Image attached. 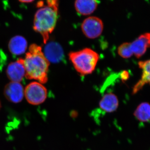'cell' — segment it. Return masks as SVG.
I'll return each mask as SVG.
<instances>
[{
    "instance_id": "1",
    "label": "cell",
    "mask_w": 150,
    "mask_h": 150,
    "mask_svg": "<svg viewBox=\"0 0 150 150\" xmlns=\"http://www.w3.org/2000/svg\"><path fill=\"white\" fill-rule=\"evenodd\" d=\"M23 59L25 77L38 81L40 83H46L50 62L44 56L41 47L35 44L30 45Z\"/></svg>"
},
{
    "instance_id": "2",
    "label": "cell",
    "mask_w": 150,
    "mask_h": 150,
    "mask_svg": "<svg viewBox=\"0 0 150 150\" xmlns=\"http://www.w3.org/2000/svg\"><path fill=\"white\" fill-rule=\"evenodd\" d=\"M46 2L47 6L36 12L33 22V29L42 35L45 44L56 26L59 7L58 1L56 0L47 1Z\"/></svg>"
},
{
    "instance_id": "3",
    "label": "cell",
    "mask_w": 150,
    "mask_h": 150,
    "mask_svg": "<svg viewBox=\"0 0 150 150\" xmlns=\"http://www.w3.org/2000/svg\"><path fill=\"white\" fill-rule=\"evenodd\" d=\"M69 57L75 69L82 76L91 74L99 59L96 52L88 48L71 52Z\"/></svg>"
},
{
    "instance_id": "4",
    "label": "cell",
    "mask_w": 150,
    "mask_h": 150,
    "mask_svg": "<svg viewBox=\"0 0 150 150\" xmlns=\"http://www.w3.org/2000/svg\"><path fill=\"white\" fill-rule=\"evenodd\" d=\"M24 96L30 104L38 105L46 100L47 90L42 84L38 82H33L25 88Z\"/></svg>"
},
{
    "instance_id": "5",
    "label": "cell",
    "mask_w": 150,
    "mask_h": 150,
    "mask_svg": "<svg viewBox=\"0 0 150 150\" xmlns=\"http://www.w3.org/2000/svg\"><path fill=\"white\" fill-rule=\"evenodd\" d=\"M81 28L84 34L87 37L93 39L98 37L102 33L103 23L98 18L90 17L84 21Z\"/></svg>"
},
{
    "instance_id": "6",
    "label": "cell",
    "mask_w": 150,
    "mask_h": 150,
    "mask_svg": "<svg viewBox=\"0 0 150 150\" xmlns=\"http://www.w3.org/2000/svg\"><path fill=\"white\" fill-rule=\"evenodd\" d=\"M4 95L6 99L11 102L19 103L23 99L24 89L20 83L11 82L5 87Z\"/></svg>"
},
{
    "instance_id": "7",
    "label": "cell",
    "mask_w": 150,
    "mask_h": 150,
    "mask_svg": "<svg viewBox=\"0 0 150 150\" xmlns=\"http://www.w3.org/2000/svg\"><path fill=\"white\" fill-rule=\"evenodd\" d=\"M6 74L11 82L20 83L21 81L25 75L24 59L20 58L9 64L7 69Z\"/></svg>"
},
{
    "instance_id": "8",
    "label": "cell",
    "mask_w": 150,
    "mask_h": 150,
    "mask_svg": "<svg viewBox=\"0 0 150 150\" xmlns=\"http://www.w3.org/2000/svg\"><path fill=\"white\" fill-rule=\"evenodd\" d=\"M131 51L137 58H140L150 47V33L140 35L132 43H130Z\"/></svg>"
},
{
    "instance_id": "9",
    "label": "cell",
    "mask_w": 150,
    "mask_h": 150,
    "mask_svg": "<svg viewBox=\"0 0 150 150\" xmlns=\"http://www.w3.org/2000/svg\"><path fill=\"white\" fill-rule=\"evenodd\" d=\"M43 54L48 62L54 63H59L62 60L64 54L62 46L55 42H49L46 44Z\"/></svg>"
},
{
    "instance_id": "10",
    "label": "cell",
    "mask_w": 150,
    "mask_h": 150,
    "mask_svg": "<svg viewBox=\"0 0 150 150\" xmlns=\"http://www.w3.org/2000/svg\"><path fill=\"white\" fill-rule=\"evenodd\" d=\"M139 67L142 70V78L134 86L133 93L135 94L142 89L146 84L150 85V60L141 61L139 63Z\"/></svg>"
},
{
    "instance_id": "11",
    "label": "cell",
    "mask_w": 150,
    "mask_h": 150,
    "mask_svg": "<svg viewBox=\"0 0 150 150\" xmlns=\"http://www.w3.org/2000/svg\"><path fill=\"white\" fill-rule=\"evenodd\" d=\"M27 41L21 35H16L11 38L8 43V48L12 54L20 55L24 54L27 49Z\"/></svg>"
},
{
    "instance_id": "12",
    "label": "cell",
    "mask_w": 150,
    "mask_h": 150,
    "mask_svg": "<svg viewBox=\"0 0 150 150\" xmlns=\"http://www.w3.org/2000/svg\"><path fill=\"white\" fill-rule=\"evenodd\" d=\"M118 105L119 102L118 98L112 93L105 95L99 103L100 108L107 112H114L117 110Z\"/></svg>"
},
{
    "instance_id": "13",
    "label": "cell",
    "mask_w": 150,
    "mask_h": 150,
    "mask_svg": "<svg viewBox=\"0 0 150 150\" xmlns=\"http://www.w3.org/2000/svg\"><path fill=\"white\" fill-rule=\"evenodd\" d=\"M98 4L96 1L79 0L75 2V7L78 13L82 15H88L96 10Z\"/></svg>"
},
{
    "instance_id": "14",
    "label": "cell",
    "mask_w": 150,
    "mask_h": 150,
    "mask_svg": "<svg viewBox=\"0 0 150 150\" xmlns=\"http://www.w3.org/2000/svg\"><path fill=\"white\" fill-rule=\"evenodd\" d=\"M134 115L137 120L141 122L150 121V104L143 102L138 105L134 112Z\"/></svg>"
},
{
    "instance_id": "15",
    "label": "cell",
    "mask_w": 150,
    "mask_h": 150,
    "mask_svg": "<svg viewBox=\"0 0 150 150\" xmlns=\"http://www.w3.org/2000/svg\"><path fill=\"white\" fill-rule=\"evenodd\" d=\"M118 54L122 58L128 59L133 55L131 51L130 43H124L120 45L118 49Z\"/></svg>"
},
{
    "instance_id": "16",
    "label": "cell",
    "mask_w": 150,
    "mask_h": 150,
    "mask_svg": "<svg viewBox=\"0 0 150 150\" xmlns=\"http://www.w3.org/2000/svg\"><path fill=\"white\" fill-rule=\"evenodd\" d=\"M19 1L20 2H21L22 3H31L33 2V1H32V0H30V1H29V0H27V1Z\"/></svg>"
},
{
    "instance_id": "17",
    "label": "cell",
    "mask_w": 150,
    "mask_h": 150,
    "mask_svg": "<svg viewBox=\"0 0 150 150\" xmlns=\"http://www.w3.org/2000/svg\"><path fill=\"white\" fill-rule=\"evenodd\" d=\"M1 101H0V109H1Z\"/></svg>"
}]
</instances>
